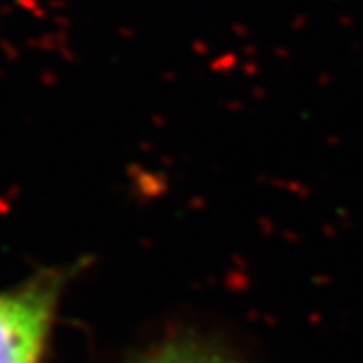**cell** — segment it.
Returning <instances> with one entry per match:
<instances>
[{"mask_svg": "<svg viewBox=\"0 0 363 363\" xmlns=\"http://www.w3.org/2000/svg\"><path fill=\"white\" fill-rule=\"evenodd\" d=\"M138 363H237V361L195 342H171L158 350L149 352Z\"/></svg>", "mask_w": 363, "mask_h": 363, "instance_id": "cell-2", "label": "cell"}, {"mask_svg": "<svg viewBox=\"0 0 363 363\" xmlns=\"http://www.w3.org/2000/svg\"><path fill=\"white\" fill-rule=\"evenodd\" d=\"M66 280L53 269L0 289V363H44Z\"/></svg>", "mask_w": 363, "mask_h": 363, "instance_id": "cell-1", "label": "cell"}]
</instances>
